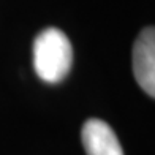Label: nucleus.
<instances>
[{"label": "nucleus", "instance_id": "obj_1", "mask_svg": "<svg viewBox=\"0 0 155 155\" xmlns=\"http://www.w3.org/2000/svg\"><path fill=\"white\" fill-rule=\"evenodd\" d=\"M73 65V48L65 33L55 27L43 30L33 41V68L40 79L57 84Z\"/></svg>", "mask_w": 155, "mask_h": 155}, {"label": "nucleus", "instance_id": "obj_2", "mask_svg": "<svg viewBox=\"0 0 155 155\" xmlns=\"http://www.w3.org/2000/svg\"><path fill=\"white\" fill-rule=\"evenodd\" d=\"M133 74L147 95L155 97V30L146 27L133 46Z\"/></svg>", "mask_w": 155, "mask_h": 155}, {"label": "nucleus", "instance_id": "obj_3", "mask_svg": "<svg viewBox=\"0 0 155 155\" xmlns=\"http://www.w3.org/2000/svg\"><path fill=\"white\" fill-rule=\"evenodd\" d=\"M81 138L87 155H124L114 130L103 120L89 119L82 127Z\"/></svg>", "mask_w": 155, "mask_h": 155}]
</instances>
